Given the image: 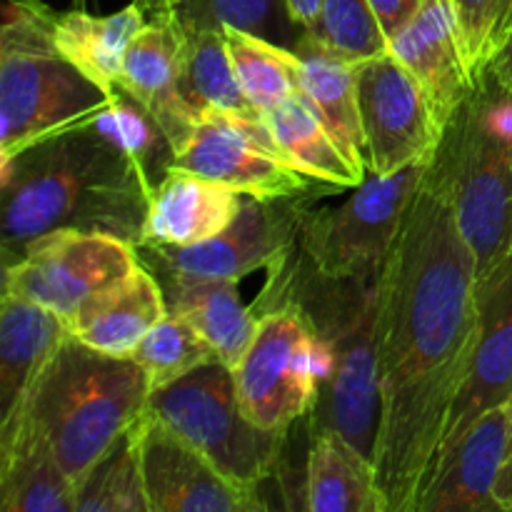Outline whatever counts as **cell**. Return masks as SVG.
I'll return each instance as SVG.
<instances>
[{"label": "cell", "mask_w": 512, "mask_h": 512, "mask_svg": "<svg viewBox=\"0 0 512 512\" xmlns=\"http://www.w3.org/2000/svg\"><path fill=\"white\" fill-rule=\"evenodd\" d=\"M478 330V265L430 160L378 275L375 470L388 512H415L470 373Z\"/></svg>", "instance_id": "obj_1"}, {"label": "cell", "mask_w": 512, "mask_h": 512, "mask_svg": "<svg viewBox=\"0 0 512 512\" xmlns=\"http://www.w3.org/2000/svg\"><path fill=\"white\" fill-rule=\"evenodd\" d=\"M3 173V268L55 228L103 230L140 243L153 185L123 148L88 123L40 140Z\"/></svg>", "instance_id": "obj_2"}, {"label": "cell", "mask_w": 512, "mask_h": 512, "mask_svg": "<svg viewBox=\"0 0 512 512\" xmlns=\"http://www.w3.org/2000/svg\"><path fill=\"white\" fill-rule=\"evenodd\" d=\"M275 300H293L325 348V375L308 415V433L333 430L375 463L380 428L378 275L328 278L295 250L283 268L268 273L253 308Z\"/></svg>", "instance_id": "obj_3"}, {"label": "cell", "mask_w": 512, "mask_h": 512, "mask_svg": "<svg viewBox=\"0 0 512 512\" xmlns=\"http://www.w3.org/2000/svg\"><path fill=\"white\" fill-rule=\"evenodd\" d=\"M150 385L133 358H115L65 338L40 373L28 415L60 468L78 483L148 410Z\"/></svg>", "instance_id": "obj_4"}, {"label": "cell", "mask_w": 512, "mask_h": 512, "mask_svg": "<svg viewBox=\"0 0 512 512\" xmlns=\"http://www.w3.org/2000/svg\"><path fill=\"white\" fill-rule=\"evenodd\" d=\"M53 15L43 0H8L0 28V160L88 123L115 95L100 90L53 45Z\"/></svg>", "instance_id": "obj_5"}, {"label": "cell", "mask_w": 512, "mask_h": 512, "mask_svg": "<svg viewBox=\"0 0 512 512\" xmlns=\"http://www.w3.org/2000/svg\"><path fill=\"white\" fill-rule=\"evenodd\" d=\"M148 410L245 493L260 495L283 458L288 433L260 428L243 413L233 370L220 360L150 393Z\"/></svg>", "instance_id": "obj_6"}, {"label": "cell", "mask_w": 512, "mask_h": 512, "mask_svg": "<svg viewBox=\"0 0 512 512\" xmlns=\"http://www.w3.org/2000/svg\"><path fill=\"white\" fill-rule=\"evenodd\" d=\"M433 160L483 283L512 255V143L490 133L470 93L445 125Z\"/></svg>", "instance_id": "obj_7"}, {"label": "cell", "mask_w": 512, "mask_h": 512, "mask_svg": "<svg viewBox=\"0 0 512 512\" xmlns=\"http://www.w3.org/2000/svg\"><path fill=\"white\" fill-rule=\"evenodd\" d=\"M430 160H418L390 175L368 173L363 183L333 208L305 205L298 253L328 278L380 275Z\"/></svg>", "instance_id": "obj_8"}, {"label": "cell", "mask_w": 512, "mask_h": 512, "mask_svg": "<svg viewBox=\"0 0 512 512\" xmlns=\"http://www.w3.org/2000/svg\"><path fill=\"white\" fill-rule=\"evenodd\" d=\"M258 330L233 368L243 413L273 433H290L308 418L325 375V348L293 300L255 308Z\"/></svg>", "instance_id": "obj_9"}, {"label": "cell", "mask_w": 512, "mask_h": 512, "mask_svg": "<svg viewBox=\"0 0 512 512\" xmlns=\"http://www.w3.org/2000/svg\"><path fill=\"white\" fill-rule=\"evenodd\" d=\"M140 265L138 245L120 235L55 228L23 245L3 268V290L65 320L98 290Z\"/></svg>", "instance_id": "obj_10"}, {"label": "cell", "mask_w": 512, "mask_h": 512, "mask_svg": "<svg viewBox=\"0 0 512 512\" xmlns=\"http://www.w3.org/2000/svg\"><path fill=\"white\" fill-rule=\"evenodd\" d=\"M318 195L258 200L245 195L243 208L228 230L188 248H138L140 260L158 278L240 280L250 273L280 270L298 250L305 205Z\"/></svg>", "instance_id": "obj_11"}, {"label": "cell", "mask_w": 512, "mask_h": 512, "mask_svg": "<svg viewBox=\"0 0 512 512\" xmlns=\"http://www.w3.org/2000/svg\"><path fill=\"white\" fill-rule=\"evenodd\" d=\"M173 168L218 180L258 200L338 193L333 185L300 173L280 153L263 118L225 110H200L190 140L175 155Z\"/></svg>", "instance_id": "obj_12"}, {"label": "cell", "mask_w": 512, "mask_h": 512, "mask_svg": "<svg viewBox=\"0 0 512 512\" xmlns=\"http://www.w3.org/2000/svg\"><path fill=\"white\" fill-rule=\"evenodd\" d=\"M355 90L368 173L390 175L433 158L443 128L415 75L390 50L360 60Z\"/></svg>", "instance_id": "obj_13"}, {"label": "cell", "mask_w": 512, "mask_h": 512, "mask_svg": "<svg viewBox=\"0 0 512 512\" xmlns=\"http://www.w3.org/2000/svg\"><path fill=\"white\" fill-rule=\"evenodd\" d=\"M150 512H258L265 500L223 478L153 410L135 423Z\"/></svg>", "instance_id": "obj_14"}, {"label": "cell", "mask_w": 512, "mask_h": 512, "mask_svg": "<svg viewBox=\"0 0 512 512\" xmlns=\"http://www.w3.org/2000/svg\"><path fill=\"white\" fill-rule=\"evenodd\" d=\"M512 398V255L503 268L480 283V330L473 363L453 405L438 460L455 448L465 430L488 410ZM435 470V468H433Z\"/></svg>", "instance_id": "obj_15"}, {"label": "cell", "mask_w": 512, "mask_h": 512, "mask_svg": "<svg viewBox=\"0 0 512 512\" xmlns=\"http://www.w3.org/2000/svg\"><path fill=\"white\" fill-rule=\"evenodd\" d=\"M388 50L415 75L445 130L475 88L453 0H423L413 18L388 40Z\"/></svg>", "instance_id": "obj_16"}, {"label": "cell", "mask_w": 512, "mask_h": 512, "mask_svg": "<svg viewBox=\"0 0 512 512\" xmlns=\"http://www.w3.org/2000/svg\"><path fill=\"white\" fill-rule=\"evenodd\" d=\"M508 440V405L488 410L440 458L415 512H503L495 490L508 455Z\"/></svg>", "instance_id": "obj_17"}, {"label": "cell", "mask_w": 512, "mask_h": 512, "mask_svg": "<svg viewBox=\"0 0 512 512\" xmlns=\"http://www.w3.org/2000/svg\"><path fill=\"white\" fill-rule=\"evenodd\" d=\"M185 28L180 18L148 20L125 53L118 90L133 95L163 128L175 155L190 140L198 108L188 103L180 88L183 75Z\"/></svg>", "instance_id": "obj_18"}, {"label": "cell", "mask_w": 512, "mask_h": 512, "mask_svg": "<svg viewBox=\"0 0 512 512\" xmlns=\"http://www.w3.org/2000/svg\"><path fill=\"white\" fill-rule=\"evenodd\" d=\"M245 195L218 180L170 168L150 193L138 248H188L215 238L233 225Z\"/></svg>", "instance_id": "obj_19"}, {"label": "cell", "mask_w": 512, "mask_h": 512, "mask_svg": "<svg viewBox=\"0 0 512 512\" xmlns=\"http://www.w3.org/2000/svg\"><path fill=\"white\" fill-rule=\"evenodd\" d=\"M168 298L158 275L140 260L138 268L90 295L68 320L70 338L115 358H133L150 328L165 318Z\"/></svg>", "instance_id": "obj_20"}, {"label": "cell", "mask_w": 512, "mask_h": 512, "mask_svg": "<svg viewBox=\"0 0 512 512\" xmlns=\"http://www.w3.org/2000/svg\"><path fill=\"white\" fill-rule=\"evenodd\" d=\"M290 60L300 98L328 125L350 165L360 175H368L365 135L355 90L360 60L345 58L308 30H300L295 43L290 45Z\"/></svg>", "instance_id": "obj_21"}, {"label": "cell", "mask_w": 512, "mask_h": 512, "mask_svg": "<svg viewBox=\"0 0 512 512\" xmlns=\"http://www.w3.org/2000/svg\"><path fill=\"white\" fill-rule=\"evenodd\" d=\"M68 338L63 318L43 305L5 293L0 298V430L28 403L40 373Z\"/></svg>", "instance_id": "obj_22"}, {"label": "cell", "mask_w": 512, "mask_h": 512, "mask_svg": "<svg viewBox=\"0 0 512 512\" xmlns=\"http://www.w3.org/2000/svg\"><path fill=\"white\" fill-rule=\"evenodd\" d=\"M0 510L75 512V483L25 413L0 430Z\"/></svg>", "instance_id": "obj_23"}, {"label": "cell", "mask_w": 512, "mask_h": 512, "mask_svg": "<svg viewBox=\"0 0 512 512\" xmlns=\"http://www.w3.org/2000/svg\"><path fill=\"white\" fill-rule=\"evenodd\" d=\"M145 23L148 15L135 0L110 15L88 13L83 0H75L73 8L55 10L53 45L85 78L115 95L128 45Z\"/></svg>", "instance_id": "obj_24"}, {"label": "cell", "mask_w": 512, "mask_h": 512, "mask_svg": "<svg viewBox=\"0 0 512 512\" xmlns=\"http://www.w3.org/2000/svg\"><path fill=\"white\" fill-rule=\"evenodd\" d=\"M305 510L388 512L373 460L333 430L310 433L305 460Z\"/></svg>", "instance_id": "obj_25"}, {"label": "cell", "mask_w": 512, "mask_h": 512, "mask_svg": "<svg viewBox=\"0 0 512 512\" xmlns=\"http://www.w3.org/2000/svg\"><path fill=\"white\" fill-rule=\"evenodd\" d=\"M163 283L170 313L188 320L230 370L248 350L260 313L245 305L238 293L240 280H183L158 278Z\"/></svg>", "instance_id": "obj_26"}, {"label": "cell", "mask_w": 512, "mask_h": 512, "mask_svg": "<svg viewBox=\"0 0 512 512\" xmlns=\"http://www.w3.org/2000/svg\"><path fill=\"white\" fill-rule=\"evenodd\" d=\"M263 123L280 153L308 178L338 190H353L363 183L365 175L350 165L328 125L300 95L265 110Z\"/></svg>", "instance_id": "obj_27"}, {"label": "cell", "mask_w": 512, "mask_h": 512, "mask_svg": "<svg viewBox=\"0 0 512 512\" xmlns=\"http://www.w3.org/2000/svg\"><path fill=\"white\" fill-rule=\"evenodd\" d=\"M180 88L188 103L198 110H225L248 118H263L235 80L228 45L220 28H185Z\"/></svg>", "instance_id": "obj_28"}, {"label": "cell", "mask_w": 512, "mask_h": 512, "mask_svg": "<svg viewBox=\"0 0 512 512\" xmlns=\"http://www.w3.org/2000/svg\"><path fill=\"white\" fill-rule=\"evenodd\" d=\"M220 30L225 35L235 80L245 98L260 110V115L298 95L288 45L273 43L263 35L230 28V25H223Z\"/></svg>", "instance_id": "obj_29"}, {"label": "cell", "mask_w": 512, "mask_h": 512, "mask_svg": "<svg viewBox=\"0 0 512 512\" xmlns=\"http://www.w3.org/2000/svg\"><path fill=\"white\" fill-rule=\"evenodd\" d=\"M75 512H150L135 425L75 483Z\"/></svg>", "instance_id": "obj_30"}, {"label": "cell", "mask_w": 512, "mask_h": 512, "mask_svg": "<svg viewBox=\"0 0 512 512\" xmlns=\"http://www.w3.org/2000/svg\"><path fill=\"white\" fill-rule=\"evenodd\" d=\"M93 125L133 158L153 188L173 168L175 150L168 135L163 133L158 120L125 90L115 93L113 103L95 115Z\"/></svg>", "instance_id": "obj_31"}, {"label": "cell", "mask_w": 512, "mask_h": 512, "mask_svg": "<svg viewBox=\"0 0 512 512\" xmlns=\"http://www.w3.org/2000/svg\"><path fill=\"white\" fill-rule=\"evenodd\" d=\"M133 360L143 368L150 393H155L198 370L200 365L218 360V355L188 320L168 310L165 318H160L140 340Z\"/></svg>", "instance_id": "obj_32"}, {"label": "cell", "mask_w": 512, "mask_h": 512, "mask_svg": "<svg viewBox=\"0 0 512 512\" xmlns=\"http://www.w3.org/2000/svg\"><path fill=\"white\" fill-rule=\"evenodd\" d=\"M178 18L183 28H230L263 35L273 43H295L290 35L295 23L290 20L285 0H178Z\"/></svg>", "instance_id": "obj_33"}, {"label": "cell", "mask_w": 512, "mask_h": 512, "mask_svg": "<svg viewBox=\"0 0 512 512\" xmlns=\"http://www.w3.org/2000/svg\"><path fill=\"white\" fill-rule=\"evenodd\" d=\"M315 35L350 60L373 58L388 50V35L370 0H323Z\"/></svg>", "instance_id": "obj_34"}, {"label": "cell", "mask_w": 512, "mask_h": 512, "mask_svg": "<svg viewBox=\"0 0 512 512\" xmlns=\"http://www.w3.org/2000/svg\"><path fill=\"white\" fill-rule=\"evenodd\" d=\"M465 60L478 80L512 33V0H453Z\"/></svg>", "instance_id": "obj_35"}, {"label": "cell", "mask_w": 512, "mask_h": 512, "mask_svg": "<svg viewBox=\"0 0 512 512\" xmlns=\"http://www.w3.org/2000/svg\"><path fill=\"white\" fill-rule=\"evenodd\" d=\"M420 3H423V0H370V5H373L375 15H378L388 40L413 18V13L418 10Z\"/></svg>", "instance_id": "obj_36"}, {"label": "cell", "mask_w": 512, "mask_h": 512, "mask_svg": "<svg viewBox=\"0 0 512 512\" xmlns=\"http://www.w3.org/2000/svg\"><path fill=\"white\" fill-rule=\"evenodd\" d=\"M290 20L295 28L315 33L320 25V10H323V0H285Z\"/></svg>", "instance_id": "obj_37"}, {"label": "cell", "mask_w": 512, "mask_h": 512, "mask_svg": "<svg viewBox=\"0 0 512 512\" xmlns=\"http://www.w3.org/2000/svg\"><path fill=\"white\" fill-rule=\"evenodd\" d=\"M483 73H488L490 78H493L495 83L503 85V88L512 90V33L508 35L503 48L498 50V55L490 60V65L483 70Z\"/></svg>", "instance_id": "obj_38"}, {"label": "cell", "mask_w": 512, "mask_h": 512, "mask_svg": "<svg viewBox=\"0 0 512 512\" xmlns=\"http://www.w3.org/2000/svg\"><path fill=\"white\" fill-rule=\"evenodd\" d=\"M508 415H510V440H508V455H505L503 473H500L498 480V503L503 512H512V398L508 400Z\"/></svg>", "instance_id": "obj_39"}, {"label": "cell", "mask_w": 512, "mask_h": 512, "mask_svg": "<svg viewBox=\"0 0 512 512\" xmlns=\"http://www.w3.org/2000/svg\"><path fill=\"white\" fill-rule=\"evenodd\" d=\"M145 10L148 20H175L178 18V0H135Z\"/></svg>", "instance_id": "obj_40"}]
</instances>
